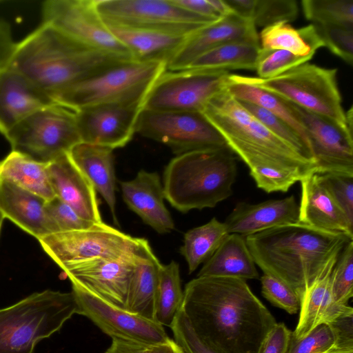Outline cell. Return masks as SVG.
<instances>
[{
  "label": "cell",
  "instance_id": "6da1fadb",
  "mask_svg": "<svg viewBox=\"0 0 353 353\" xmlns=\"http://www.w3.org/2000/svg\"><path fill=\"white\" fill-rule=\"evenodd\" d=\"M181 309L196 336L217 353H259L276 324L245 280L236 278L191 280Z\"/></svg>",
  "mask_w": 353,
  "mask_h": 353
},
{
  "label": "cell",
  "instance_id": "7a4b0ae2",
  "mask_svg": "<svg viewBox=\"0 0 353 353\" xmlns=\"http://www.w3.org/2000/svg\"><path fill=\"white\" fill-rule=\"evenodd\" d=\"M202 113L247 165L256 186L268 193L286 192L317 173V166L268 130L226 88Z\"/></svg>",
  "mask_w": 353,
  "mask_h": 353
},
{
  "label": "cell",
  "instance_id": "3957f363",
  "mask_svg": "<svg viewBox=\"0 0 353 353\" xmlns=\"http://www.w3.org/2000/svg\"><path fill=\"white\" fill-rule=\"evenodd\" d=\"M254 261L265 274L292 287L301 298L334 265L344 246L353 238L321 230L300 222L275 226L248 236Z\"/></svg>",
  "mask_w": 353,
  "mask_h": 353
},
{
  "label": "cell",
  "instance_id": "277c9868",
  "mask_svg": "<svg viewBox=\"0 0 353 353\" xmlns=\"http://www.w3.org/2000/svg\"><path fill=\"white\" fill-rule=\"evenodd\" d=\"M130 59L88 48L43 23L19 43L6 65L50 97L94 73Z\"/></svg>",
  "mask_w": 353,
  "mask_h": 353
},
{
  "label": "cell",
  "instance_id": "5b68a950",
  "mask_svg": "<svg viewBox=\"0 0 353 353\" xmlns=\"http://www.w3.org/2000/svg\"><path fill=\"white\" fill-rule=\"evenodd\" d=\"M236 175V158L228 146L181 154L164 170V197L183 213L214 208L232 195Z\"/></svg>",
  "mask_w": 353,
  "mask_h": 353
},
{
  "label": "cell",
  "instance_id": "8992f818",
  "mask_svg": "<svg viewBox=\"0 0 353 353\" xmlns=\"http://www.w3.org/2000/svg\"><path fill=\"white\" fill-rule=\"evenodd\" d=\"M77 312L72 292L47 290L0 309V353H33Z\"/></svg>",
  "mask_w": 353,
  "mask_h": 353
},
{
  "label": "cell",
  "instance_id": "52a82bcc",
  "mask_svg": "<svg viewBox=\"0 0 353 353\" xmlns=\"http://www.w3.org/2000/svg\"><path fill=\"white\" fill-rule=\"evenodd\" d=\"M166 63L120 62L52 94L54 103L78 110L103 103L143 101L157 79L165 71Z\"/></svg>",
  "mask_w": 353,
  "mask_h": 353
},
{
  "label": "cell",
  "instance_id": "ba28073f",
  "mask_svg": "<svg viewBox=\"0 0 353 353\" xmlns=\"http://www.w3.org/2000/svg\"><path fill=\"white\" fill-rule=\"evenodd\" d=\"M234 75L242 82L330 119L353 137L346 123L337 83V69L325 68L307 62L270 79Z\"/></svg>",
  "mask_w": 353,
  "mask_h": 353
},
{
  "label": "cell",
  "instance_id": "9c48e42d",
  "mask_svg": "<svg viewBox=\"0 0 353 353\" xmlns=\"http://www.w3.org/2000/svg\"><path fill=\"white\" fill-rule=\"evenodd\" d=\"M4 137L12 151L44 163L67 154L81 142L75 111L56 103L29 115Z\"/></svg>",
  "mask_w": 353,
  "mask_h": 353
},
{
  "label": "cell",
  "instance_id": "30bf717a",
  "mask_svg": "<svg viewBox=\"0 0 353 353\" xmlns=\"http://www.w3.org/2000/svg\"><path fill=\"white\" fill-rule=\"evenodd\" d=\"M141 239L101 222L85 229L50 234L38 241L44 252L63 270L96 259H114L132 254Z\"/></svg>",
  "mask_w": 353,
  "mask_h": 353
},
{
  "label": "cell",
  "instance_id": "8fae6325",
  "mask_svg": "<svg viewBox=\"0 0 353 353\" xmlns=\"http://www.w3.org/2000/svg\"><path fill=\"white\" fill-rule=\"evenodd\" d=\"M94 3L103 22L110 25L190 35L216 21L190 12L173 0H94Z\"/></svg>",
  "mask_w": 353,
  "mask_h": 353
},
{
  "label": "cell",
  "instance_id": "7c38bea8",
  "mask_svg": "<svg viewBox=\"0 0 353 353\" xmlns=\"http://www.w3.org/2000/svg\"><path fill=\"white\" fill-rule=\"evenodd\" d=\"M135 132L169 146L176 155L228 146L224 138L202 112L142 109Z\"/></svg>",
  "mask_w": 353,
  "mask_h": 353
},
{
  "label": "cell",
  "instance_id": "4fadbf2b",
  "mask_svg": "<svg viewBox=\"0 0 353 353\" xmlns=\"http://www.w3.org/2000/svg\"><path fill=\"white\" fill-rule=\"evenodd\" d=\"M228 71L185 69L165 71L148 92L143 109L202 112L226 88Z\"/></svg>",
  "mask_w": 353,
  "mask_h": 353
},
{
  "label": "cell",
  "instance_id": "5bb4252c",
  "mask_svg": "<svg viewBox=\"0 0 353 353\" xmlns=\"http://www.w3.org/2000/svg\"><path fill=\"white\" fill-rule=\"evenodd\" d=\"M42 23L80 43L133 60L130 51L111 33L99 14L94 0H48L41 6Z\"/></svg>",
  "mask_w": 353,
  "mask_h": 353
},
{
  "label": "cell",
  "instance_id": "9a60e30c",
  "mask_svg": "<svg viewBox=\"0 0 353 353\" xmlns=\"http://www.w3.org/2000/svg\"><path fill=\"white\" fill-rule=\"evenodd\" d=\"M77 304V314L91 320L112 339L152 346L170 338L164 327L152 321L115 306L90 292L72 285Z\"/></svg>",
  "mask_w": 353,
  "mask_h": 353
},
{
  "label": "cell",
  "instance_id": "2e32d148",
  "mask_svg": "<svg viewBox=\"0 0 353 353\" xmlns=\"http://www.w3.org/2000/svg\"><path fill=\"white\" fill-rule=\"evenodd\" d=\"M144 101L103 103L75 111L81 142L110 148L124 147L132 139Z\"/></svg>",
  "mask_w": 353,
  "mask_h": 353
},
{
  "label": "cell",
  "instance_id": "e0dca14e",
  "mask_svg": "<svg viewBox=\"0 0 353 353\" xmlns=\"http://www.w3.org/2000/svg\"><path fill=\"white\" fill-rule=\"evenodd\" d=\"M137 250L119 258L96 259L77 264L63 272L72 285L125 310Z\"/></svg>",
  "mask_w": 353,
  "mask_h": 353
},
{
  "label": "cell",
  "instance_id": "ac0fdd59",
  "mask_svg": "<svg viewBox=\"0 0 353 353\" xmlns=\"http://www.w3.org/2000/svg\"><path fill=\"white\" fill-rule=\"evenodd\" d=\"M291 105L305 129L317 174L353 175V137L330 119Z\"/></svg>",
  "mask_w": 353,
  "mask_h": 353
},
{
  "label": "cell",
  "instance_id": "d6986e66",
  "mask_svg": "<svg viewBox=\"0 0 353 353\" xmlns=\"http://www.w3.org/2000/svg\"><path fill=\"white\" fill-rule=\"evenodd\" d=\"M232 42L259 43V36L254 24L233 12L190 34L168 62L166 70H184L203 53Z\"/></svg>",
  "mask_w": 353,
  "mask_h": 353
},
{
  "label": "cell",
  "instance_id": "ffe728a7",
  "mask_svg": "<svg viewBox=\"0 0 353 353\" xmlns=\"http://www.w3.org/2000/svg\"><path fill=\"white\" fill-rule=\"evenodd\" d=\"M54 104L50 95L24 74L4 65L0 67V132L5 134L39 110Z\"/></svg>",
  "mask_w": 353,
  "mask_h": 353
},
{
  "label": "cell",
  "instance_id": "44dd1931",
  "mask_svg": "<svg viewBox=\"0 0 353 353\" xmlns=\"http://www.w3.org/2000/svg\"><path fill=\"white\" fill-rule=\"evenodd\" d=\"M48 172L55 196L83 219L103 222L95 189L68 153L48 162Z\"/></svg>",
  "mask_w": 353,
  "mask_h": 353
},
{
  "label": "cell",
  "instance_id": "7402d4cb",
  "mask_svg": "<svg viewBox=\"0 0 353 353\" xmlns=\"http://www.w3.org/2000/svg\"><path fill=\"white\" fill-rule=\"evenodd\" d=\"M123 199L142 221L160 234L174 229L166 208L160 177L156 172L140 170L132 180L120 182Z\"/></svg>",
  "mask_w": 353,
  "mask_h": 353
},
{
  "label": "cell",
  "instance_id": "603a6c76",
  "mask_svg": "<svg viewBox=\"0 0 353 353\" xmlns=\"http://www.w3.org/2000/svg\"><path fill=\"white\" fill-rule=\"evenodd\" d=\"M299 213L293 195L256 204L239 202L223 224L229 234L246 237L275 226L297 223Z\"/></svg>",
  "mask_w": 353,
  "mask_h": 353
},
{
  "label": "cell",
  "instance_id": "cb8c5ba5",
  "mask_svg": "<svg viewBox=\"0 0 353 353\" xmlns=\"http://www.w3.org/2000/svg\"><path fill=\"white\" fill-rule=\"evenodd\" d=\"M299 222L314 228L345 234L353 238V225L320 180L319 174L301 181Z\"/></svg>",
  "mask_w": 353,
  "mask_h": 353
},
{
  "label": "cell",
  "instance_id": "d4e9b609",
  "mask_svg": "<svg viewBox=\"0 0 353 353\" xmlns=\"http://www.w3.org/2000/svg\"><path fill=\"white\" fill-rule=\"evenodd\" d=\"M43 199L0 179V212L37 240L57 232L48 217Z\"/></svg>",
  "mask_w": 353,
  "mask_h": 353
},
{
  "label": "cell",
  "instance_id": "484cf974",
  "mask_svg": "<svg viewBox=\"0 0 353 353\" xmlns=\"http://www.w3.org/2000/svg\"><path fill=\"white\" fill-rule=\"evenodd\" d=\"M105 25L130 51L133 60L140 62L161 61L167 64L190 35Z\"/></svg>",
  "mask_w": 353,
  "mask_h": 353
},
{
  "label": "cell",
  "instance_id": "4316f807",
  "mask_svg": "<svg viewBox=\"0 0 353 353\" xmlns=\"http://www.w3.org/2000/svg\"><path fill=\"white\" fill-rule=\"evenodd\" d=\"M161 265L148 241L142 238L136 254L125 310L154 321L155 301Z\"/></svg>",
  "mask_w": 353,
  "mask_h": 353
},
{
  "label": "cell",
  "instance_id": "83f0119b",
  "mask_svg": "<svg viewBox=\"0 0 353 353\" xmlns=\"http://www.w3.org/2000/svg\"><path fill=\"white\" fill-rule=\"evenodd\" d=\"M113 150L80 142L68 152L74 164L81 171L104 199L116 223V176Z\"/></svg>",
  "mask_w": 353,
  "mask_h": 353
},
{
  "label": "cell",
  "instance_id": "f1b7e54d",
  "mask_svg": "<svg viewBox=\"0 0 353 353\" xmlns=\"http://www.w3.org/2000/svg\"><path fill=\"white\" fill-rule=\"evenodd\" d=\"M334 265L318 279L301 298L300 315L291 339H298L321 323H330L341 316L353 313L351 306L335 303L331 293V274Z\"/></svg>",
  "mask_w": 353,
  "mask_h": 353
},
{
  "label": "cell",
  "instance_id": "f546056e",
  "mask_svg": "<svg viewBox=\"0 0 353 353\" xmlns=\"http://www.w3.org/2000/svg\"><path fill=\"white\" fill-rule=\"evenodd\" d=\"M255 265L245 238L238 234H229L204 263L197 277L256 279H259V273Z\"/></svg>",
  "mask_w": 353,
  "mask_h": 353
},
{
  "label": "cell",
  "instance_id": "4dcf8cb0",
  "mask_svg": "<svg viewBox=\"0 0 353 353\" xmlns=\"http://www.w3.org/2000/svg\"><path fill=\"white\" fill-rule=\"evenodd\" d=\"M353 352V314L321 323L304 336L291 339L287 353Z\"/></svg>",
  "mask_w": 353,
  "mask_h": 353
},
{
  "label": "cell",
  "instance_id": "1f68e13d",
  "mask_svg": "<svg viewBox=\"0 0 353 353\" xmlns=\"http://www.w3.org/2000/svg\"><path fill=\"white\" fill-rule=\"evenodd\" d=\"M0 179L30 192L45 201L55 197L48 172V163L11 151L0 161Z\"/></svg>",
  "mask_w": 353,
  "mask_h": 353
},
{
  "label": "cell",
  "instance_id": "d6a6232c",
  "mask_svg": "<svg viewBox=\"0 0 353 353\" xmlns=\"http://www.w3.org/2000/svg\"><path fill=\"white\" fill-rule=\"evenodd\" d=\"M226 90L238 101L261 107L288 124L301 138L313 158L305 129L291 103L271 92L238 80L234 74L228 76Z\"/></svg>",
  "mask_w": 353,
  "mask_h": 353
},
{
  "label": "cell",
  "instance_id": "836d02e7",
  "mask_svg": "<svg viewBox=\"0 0 353 353\" xmlns=\"http://www.w3.org/2000/svg\"><path fill=\"white\" fill-rule=\"evenodd\" d=\"M259 36L262 48L284 50L302 57H314L319 48L324 47L313 23L295 29L280 22L263 28Z\"/></svg>",
  "mask_w": 353,
  "mask_h": 353
},
{
  "label": "cell",
  "instance_id": "e575fe53",
  "mask_svg": "<svg viewBox=\"0 0 353 353\" xmlns=\"http://www.w3.org/2000/svg\"><path fill=\"white\" fill-rule=\"evenodd\" d=\"M260 48L259 43L251 42L223 44L203 53L185 69L223 71L255 70Z\"/></svg>",
  "mask_w": 353,
  "mask_h": 353
},
{
  "label": "cell",
  "instance_id": "d590c367",
  "mask_svg": "<svg viewBox=\"0 0 353 353\" xmlns=\"http://www.w3.org/2000/svg\"><path fill=\"white\" fill-rule=\"evenodd\" d=\"M232 12L251 21L254 26L265 28L296 19L299 14L295 0H224Z\"/></svg>",
  "mask_w": 353,
  "mask_h": 353
},
{
  "label": "cell",
  "instance_id": "8d00e7d4",
  "mask_svg": "<svg viewBox=\"0 0 353 353\" xmlns=\"http://www.w3.org/2000/svg\"><path fill=\"white\" fill-rule=\"evenodd\" d=\"M228 234L223 223L215 217L186 232L180 253L188 263L189 273L210 258Z\"/></svg>",
  "mask_w": 353,
  "mask_h": 353
},
{
  "label": "cell",
  "instance_id": "74e56055",
  "mask_svg": "<svg viewBox=\"0 0 353 353\" xmlns=\"http://www.w3.org/2000/svg\"><path fill=\"white\" fill-rule=\"evenodd\" d=\"M183 301L179 264L172 261L161 264L155 301L154 321L170 327Z\"/></svg>",
  "mask_w": 353,
  "mask_h": 353
},
{
  "label": "cell",
  "instance_id": "f35d334b",
  "mask_svg": "<svg viewBox=\"0 0 353 353\" xmlns=\"http://www.w3.org/2000/svg\"><path fill=\"white\" fill-rule=\"evenodd\" d=\"M301 7L314 24L353 27V0H303Z\"/></svg>",
  "mask_w": 353,
  "mask_h": 353
},
{
  "label": "cell",
  "instance_id": "ab89813d",
  "mask_svg": "<svg viewBox=\"0 0 353 353\" xmlns=\"http://www.w3.org/2000/svg\"><path fill=\"white\" fill-rule=\"evenodd\" d=\"M331 293L338 305H347L353 296V240L338 256L331 274Z\"/></svg>",
  "mask_w": 353,
  "mask_h": 353
},
{
  "label": "cell",
  "instance_id": "60d3db41",
  "mask_svg": "<svg viewBox=\"0 0 353 353\" xmlns=\"http://www.w3.org/2000/svg\"><path fill=\"white\" fill-rule=\"evenodd\" d=\"M240 102L272 134L289 144L306 159L316 164L301 138L288 124L261 107L249 103Z\"/></svg>",
  "mask_w": 353,
  "mask_h": 353
},
{
  "label": "cell",
  "instance_id": "b9f144b4",
  "mask_svg": "<svg viewBox=\"0 0 353 353\" xmlns=\"http://www.w3.org/2000/svg\"><path fill=\"white\" fill-rule=\"evenodd\" d=\"M313 57H302L284 50H270L261 48L255 70L259 78L270 79L308 62Z\"/></svg>",
  "mask_w": 353,
  "mask_h": 353
},
{
  "label": "cell",
  "instance_id": "7bdbcfd3",
  "mask_svg": "<svg viewBox=\"0 0 353 353\" xmlns=\"http://www.w3.org/2000/svg\"><path fill=\"white\" fill-rule=\"evenodd\" d=\"M314 25L324 47L350 65H352L353 27Z\"/></svg>",
  "mask_w": 353,
  "mask_h": 353
},
{
  "label": "cell",
  "instance_id": "ee69618b",
  "mask_svg": "<svg viewBox=\"0 0 353 353\" xmlns=\"http://www.w3.org/2000/svg\"><path fill=\"white\" fill-rule=\"evenodd\" d=\"M260 281L263 296L274 305L290 314H294L300 310V297L289 285L265 273L261 276Z\"/></svg>",
  "mask_w": 353,
  "mask_h": 353
},
{
  "label": "cell",
  "instance_id": "f6af8a7d",
  "mask_svg": "<svg viewBox=\"0 0 353 353\" xmlns=\"http://www.w3.org/2000/svg\"><path fill=\"white\" fill-rule=\"evenodd\" d=\"M319 175L323 185L353 225V175L336 172Z\"/></svg>",
  "mask_w": 353,
  "mask_h": 353
},
{
  "label": "cell",
  "instance_id": "bcb514c9",
  "mask_svg": "<svg viewBox=\"0 0 353 353\" xmlns=\"http://www.w3.org/2000/svg\"><path fill=\"white\" fill-rule=\"evenodd\" d=\"M45 208L57 232L85 229L95 224L79 216L57 196L46 201Z\"/></svg>",
  "mask_w": 353,
  "mask_h": 353
},
{
  "label": "cell",
  "instance_id": "7dc6e473",
  "mask_svg": "<svg viewBox=\"0 0 353 353\" xmlns=\"http://www.w3.org/2000/svg\"><path fill=\"white\" fill-rule=\"evenodd\" d=\"M170 328L174 341L191 353H217L196 336L181 309L176 314Z\"/></svg>",
  "mask_w": 353,
  "mask_h": 353
},
{
  "label": "cell",
  "instance_id": "c3c4849f",
  "mask_svg": "<svg viewBox=\"0 0 353 353\" xmlns=\"http://www.w3.org/2000/svg\"><path fill=\"white\" fill-rule=\"evenodd\" d=\"M292 332L283 323H276L265 339L259 353H287Z\"/></svg>",
  "mask_w": 353,
  "mask_h": 353
},
{
  "label": "cell",
  "instance_id": "681fc988",
  "mask_svg": "<svg viewBox=\"0 0 353 353\" xmlns=\"http://www.w3.org/2000/svg\"><path fill=\"white\" fill-rule=\"evenodd\" d=\"M173 1L182 8L203 17L213 21L223 18L213 6L211 0H173Z\"/></svg>",
  "mask_w": 353,
  "mask_h": 353
},
{
  "label": "cell",
  "instance_id": "f907efd6",
  "mask_svg": "<svg viewBox=\"0 0 353 353\" xmlns=\"http://www.w3.org/2000/svg\"><path fill=\"white\" fill-rule=\"evenodd\" d=\"M15 43L10 24L0 19V67L8 61Z\"/></svg>",
  "mask_w": 353,
  "mask_h": 353
},
{
  "label": "cell",
  "instance_id": "816d5d0a",
  "mask_svg": "<svg viewBox=\"0 0 353 353\" xmlns=\"http://www.w3.org/2000/svg\"><path fill=\"white\" fill-rule=\"evenodd\" d=\"M150 346L141 343L112 339L110 346L105 353H150Z\"/></svg>",
  "mask_w": 353,
  "mask_h": 353
},
{
  "label": "cell",
  "instance_id": "f5cc1de1",
  "mask_svg": "<svg viewBox=\"0 0 353 353\" xmlns=\"http://www.w3.org/2000/svg\"><path fill=\"white\" fill-rule=\"evenodd\" d=\"M150 353H185L183 349L170 339L167 342L150 346Z\"/></svg>",
  "mask_w": 353,
  "mask_h": 353
},
{
  "label": "cell",
  "instance_id": "db71d44e",
  "mask_svg": "<svg viewBox=\"0 0 353 353\" xmlns=\"http://www.w3.org/2000/svg\"><path fill=\"white\" fill-rule=\"evenodd\" d=\"M3 220H4V217L0 212V233H1V227H2Z\"/></svg>",
  "mask_w": 353,
  "mask_h": 353
},
{
  "label": "cell",
  "instance_id": "11a10c76",
  "mask_svg": "<svg viewBox=\"0 0 353 353\" xmlns=\"http://www.w3.org/2000/svg\"><path fill=\"white\" fill-rule=\"evenodd\" d=\"M180 346H181V345H180ZM181 347L183 349V350H184L185 353H191V352H190L188 350H187L186 348L183 347Z\"/></svg>",
  "mask_w": 353,
  "mask_h": 353
},
{
  "label": "cell",
  "instance_id": "9f6ffc18",
  "mask_svg": "<svg viewBox=\"0 0 353 353\" xmlns=\"http://www.w3.org/2000/svg\"><path fill=\"white\" fill-rule=\"evenodd\" d=\"M343 353H353V352H343Z\"/></svg>",
  "mask_w": 353,
  "mask_h": 353
}]
</instances>
